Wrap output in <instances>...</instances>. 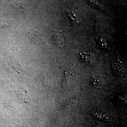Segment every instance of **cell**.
<instances>
[{
    "label": "cell",
    "instance_id": "2",
    "mask_svg": "<svg viewBox=\"0 0 127 127\" xmlns=\"http://www.w3.org/2000/svg\"><path fill=\"white\" fill-rule=\"evenodd\" d=\"M89 80L91 86L95 88H101L105 83L102 78L98 75H92L90 77Z\"/></svg>",
    "mask_w": 127,
    "mask_h": 127
},
{
    "label": "cell",
    "instance_id": "10",
    "mask_svg": "<svg viewBox=\"0 0 127 127\" xmlns=\"http://www.w3.org/2000/svg\"><path fill=\"white\" fill-rule=\"evenodd\" d=\"M114 68L117 70H118L119 71H121L122 70L123 68L122 67V66L120 65V64L119 63H117L116 65L114 67Z\"/></svg>",
    "mask_w": 127,
    "mask_h": 127
},
{
    "label": "cell",
    "instance_id": "9",
    "mask_svg": "<svg viewBox=\"0 0 127 127\" xmlns=\"http://www.w3.org/2000/svg\"><path fill=\"white\" fill-rule=\"evenodd\" d=\"M99 43L101 44V45L102 46L103 48H105L106 46V42L103 38H100L99 39Z\"/></svg>",
    "mask_w": 127,
    "mask_h": 127
},
{
    "label": "cell",
    "instance_id": "1",
    "mask_svg": "<svg viewBox=\"0 0 127 127\" xmlns=\"http://www.w3.org/2000/svg\"><path fill=\"white\" fill-rule=\"evenodd\" d=\"M53 37L55 43L61 48H64L67 45L68 39L65 35L61 32H55Z\"/></svg>",
    "mask_w": 127,
    "mask_h": 127
},
{
    "label": "cell",
    "instance_id": "3",
    "mask_svg": "<svg viewBox=\"0 0 127 127\" xmlns=\"http://www.w3.org/2000/svg\"><path fill=\"white\" fill-rule=\"evenodd\" d=\"M81 59L85 63L91 65L93 64L94 61V57L91 53L86 52H81L79 54Z\"/></svg>",
    "mask_w": 127,
    "mask_h": 127
},
{
    "label": "cell",
    "instance_id": "8",
    "mask_svg": "<svg viewBox=\"0 0 127 127\" xmlns=\"http://www.w3.org/2000/svg\"><path fill=\"white\" fill-rule=\"evenodd\" d=\"M69 15L71 16V21L75 23V22H76L78 23V15L75 13V12L73 11L70 12L69 13Z\"/></svg>",
    "mask_w": 127,
    "mask_h": 127
},
{
    "label": "cell",
    "instance_id": "7",
    "mask_svg": "<svg viewBox=\"0 0 127 127\" xmlns=\"http://www.w3.org/2000/svg\"><path fill=\"white\" fill-rule=\"evenodd\" d=\"M78 103V101L77 100H72L67 103L64 106L65 108H72L73 107H75Z\"/></svg>",
    "mask_w": 127,
    "mask_h": 127
},
{
    "label": "cell",
    "instance_id": "4",
    "mask_svg": "<svg viewBox=\"0 0 127 127\" xmlns=\"http://www.w3.org/2000/svg\"><path fill=\"white\" fill-rule=\"evenodd\" d=\"M92 114L95 118L103 122H110L112 121L110 116L102 112L94 111L92 113Z\"/></svg>",
    "mask_w": 127,
    "mask_h": 127
},
{
    "label": "cell",
    "instance_id": "5",
    "mask_svg": "<svg viewBox=\"0 0 127 127\" xmlns=\"http://www.w3.org/2000/svg\"><path fill=\"white\" fill-rule=\"evenodd\" d=\"M18 94L22 100L26 102H29L30 98L27 95V92L25 90L20 89L18 91Z\"/></svg>",
    "mask_w": 127,
    "mask_h": 127
},
{
    "label": "cell",
    "instance_id": "6",
    "mask_svg": "<svg viewBox=\"0 0 127 127\" xmlns=\"http://www.w3.org/2000/svg\"><path fill=\"white\" fill-rule=\"evenodd\" d=\"M10 60L12 63L13 66H14V67L15 68L16 70L19 72H21L22 71V68L21 67L20 65L18 63L16 62V61L14 59L13 57H10Z\"/></svg>",
    "mask_w": 127,
    "mask_h": 127
},
{
    "label": "cell",
    "instance_id": "11",
    "mask_svg": "<svg viewBox=\"0 0 127 127\" xmlns=\"http://www.w3.org/2000/svg\"><path fill=\"white\" fill-rule=\"evenodd\" d=\"M119 98L120 100L122 101H124L125 102L127 103V99H126V97L125 96H119Z\"/></svg>",
    "mask_w": 127,
    "mask_h": 127
},
{
    "label": "cell",
    "instance_id": "12",
    "mask_svg": "<svg viewBox=\"0 0 127 127\" xmlns=\"http://www.w3.org/2000/svg\"></svg>",
    "mask_w": 127,
    "mask_h": 127
}]
</instances>
